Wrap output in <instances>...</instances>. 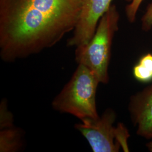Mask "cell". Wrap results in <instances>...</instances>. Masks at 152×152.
<instances>
[{"instance_id": "obj_1", "label": "cell", "mask_w": 152, "mask_h": 152, "mask_svg": "<svg viewBox=\"0 0 152 152\" xmlns=\"http://www.w3.org/2000/svg\"><path fill=\"white\" fill-rule=\"evenodd\" d=\"M81 0H0V56L25 59L58 44L73 31Z\"/></svg>"}, {"instance_id": "obj_2", "label": "cell", "mask_w": 152, "mask_h": 152, "mask_svg": "<svg viewBox=\"0 0 152 152\" xmlns=\"http://www.w3.org/2000/svg\"><path fill=\"white\" fill-rule=\"evenodd\" d=\"M99 83L92 71L78 64L70 80L53 99V108L61 113L71 114L80 121L98 118L96 95Z\"/></svg>"}, {"instance_id": "obj_3", "label": "cell", "mask_w": 152, "mask_h": 152, "mask_svg": "<svg viewBox=\"0 0 152 152\" xmlns=\"http://www.w3.org/2000/svg\"><path fill=\"white\" fill-rule=\"evenodd\" d=\"M120 14L115 5H112L100 19L96 31L90 41L76 48L75 60L78 64L89 68L100 83L109 82L108 68L112 45L115 33L118 30Z\"/></svg>"}, {"instance_id": "obj_4", "label": "cell", "mask_w": 152, "mask_h": 152, "mask_svg": "<svg viewBox=\"0 0 152 152\" xmlns=\"http://www.w3.org/2000/svg\"><path fill=\"white\" fill-rule=\"evenodd\" d=\"M116 118L114 110L107 109L98 118L81 120L75 128L86 139L94 152H118L121 148L129 152V132L122 123L114 126Z\"/></svg>"}, {"instance_id": "obj_5", "label": "cell", "mask_w": 152, "mask_h": 152, "mask_svg": "<svg viewBox=\"0 0 152 152\" xmlns=\"http://www.w3.org/2000/svg\"><path fill=\"white\" fill-rule=\"evenodd\" d=\"M112 0H81L78 20L71 38L68 47H78L87 44L96 31L98 23L112 5Z\"/></svg>"}, {"instance_id": "obj_6", "label": "cell", "mask_w": 152, "mask_h": 152, "mask_svg": "<svg viewBox=\"0 0 152 152\" xmlns=\"http://www.w3.org/2000/svg\"><path fill=\"white\" fill-rule=\"evenodd\" d=\"M129 111L136 134L152 141V85L131 97Z\"/></svg>"}, {"instance_id": "obj_7", "label": "cell", "mask_w": 152, "mask_h": 152, "mask_svg": "<svg viewBox=\"0 0 152 152\" xmlns=\"http://www.w3.org/2000/svg\"><path fill=\"white\" fill-rule=\"evenodd\" d=\"M23 132L14 125L1 129L0 152H15L23 146Z\"/></svg>"}, {"instance_id": "obj_8", "label": "cell", "mask_w": 152, "mask_h": 152, "mask_svg": "<svg viewBox=\"0 0 152 152\" xmlns=\"http://www.w3.org/2000/svg\"><path fill=\"white\" fill-rule=\"evenodd\" d=\"M133 75L141 82L152 81V54L148 53L141 57L133 68Z\"/></svg>"}, {"instance_id": "obj_9", "label": "cell", "mask_w": 152, "mask_h": 152, "mask_svg": "<svg viewBox=\"0 0 152 152\" xmlns=\"http://www.w3.org/2000/svg\"><path fill=\"white\" fill-rule=\"evenodd\" d=\"M144 0H126L129 2V4L126 7V14L128 20L130 23L135 22L136 14Z\"/></svg>"}, {"instance_id": "obj_10", "label": "cell", "mask_w": 152, "mask_h": 152, "mask_svg": "<svg viewBox=\"0 0 152 152\" xmlns=\"http://www.w3.org/2000/svg\"><path fill=\"white\" fill-rule=\"evenodd\" d=\"M141 27L145 31H149L152 27V1L147 7L146 12L141 19Z\"/></svg>"}, {"instance_id": "obj_11", "label": "cell", "mask_w": 152, "mask_h": 152, "mask_svg": "<svg viewBox=\"0 0 152 152\" xmlns=\"http://www.w3.org/2000/svg\"><path fill=\"white\" fill-rule=\"evenodd\" d=\"M146 145H147V148L148 149V150L150 152H152V141H151L150 142H149L148 143H147Z\"/></svg>"}]
</instances>
